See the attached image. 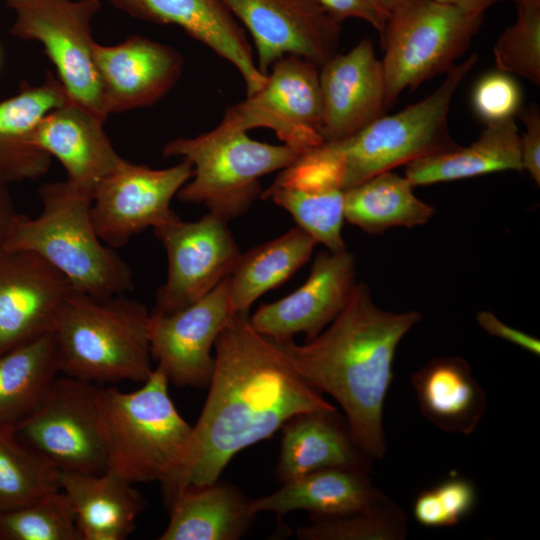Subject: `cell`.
I'll list each match as a JSON object with an SVG mask.
<instances>
[{
  "label": "cell",
  "mask_w": 540,
  "mask_h": 540,
  "mask_svg": "<svg viewBox=\"0 0 540 540\" xmlns=\"http://www.w3.org/2000/svg\"><path fill=\"white\" fill-rule=\"evenodd\" d=\"M209 393L184 458L162 492L166 505L189 487L218 481L241 450L294 416L336 408L304 379L274 341L234 314L215 342Z\"/></svg>",
  "instance_id": "6da1fadb"
},
{
  "label": "cell",
  "mask_w": 540,
  "mask_h": 540,
  "mask_svg": "<svg viewBox=\"0 0 540 540\" xmlns=\"http://www.w3.org/2000/svg\"><path fill=\"white\" fill-rule=\"evenodd\" d=\"M421 319L417 311L378 307L369 287L356 282L344 308L315 338L302 345L272 340L304 379L341 405L354 442L380 460L387 450L383 408L396 349Z\"/></svg>",
  "instance_id": "7a4b0ae2"
},
{
  "label": "cell",
  "mask_w": 540,
  "mask_h": 540,
  "mask_svg": "<svg viewBox=\"0 0 540 540\" xmlns=\"http://www.w3.org/2000/svg\"><path fill=\"white\" fill-rule=\"evenodd\" d=\"M93 193L67 179L43 184L40 214L18 213L2 244L36 253L73 289L104 299L133 291V272L97 235L90 213Z\"/></svg>",
  "instance_id": "3957f363"
},
{
  "label": "cell",
  "mask_w": 540,
  "mask_h": 540,
  "mask_svg": "<svg viewBox=\"0 0 540 540\" xmlns=\"http://www.w3.org/2000/svg\"><path fill=\"white\" fill-rule=\"evenodd\" d=\"M150 311L126 294L99 299L71 289L51 331L59 373L96 384L145 382L153 368Z\"/></svg>",
  "instance_id": "277c9868"
},
{
  "label": "cell",
  "mask_w": 540,
  "mask_h": 540,
  "mask_svg": "<svg viewBox=\"0 0 540 540\" xmlns=\"http://www.w3.org/2000/svg\"><path fill=\"white\" fill-rule=\"evenodd\" d=\"M168 383L157 366L135 391L100 386V428L108 469L133 484H166L188 447L192 426L178 413Z\"/></svg>",
  "instance_id": "5b68a950"
},
{
  "label": "cell",
  "mask_w": 540,
  "mask_h": 540,
  "mask_svg": "<svg viewBox=\"0 0 540 540\" xmlns=\"http://www.w3.org/2000/svg\"><path fill=\"white\" fill-rule=\"evenodd\" d=\"M162 154L192 164L193 175L177 193L178 200L203 204L228 221L246 214L260 197L262 176L288 167L301 155L286 144L254 140L223 122L199 136L170 140Z\"/></svg>",
  "instance_id": "8992f818"
},
{
  "label": "cell",
  "mask_w": 540,
  "mask_h": 540,
  "mask_svg": "<svg viewBox=\"0 0 540 540\" xmlns=\"http://www.w3.org/2000/svg\"><path fill=\"white\" fill-rule=\"evenodd\" d=\"M477 61L478 55L472 53L446 72L441 85L419 102L396 114L382 115L352 136L329 141L345 160L343 191L381 172L459 147L449 131V109L457 88Z\"/></svg>",
  "instance_id": "52a82bcc"
},
{
  "label": "cell",
  "mask_w": 540,
  "mask_h": 540,
  "mask_svg": "<svg viewBox=\"0 0 540 540\" xmlns=\"http://www.w3.org/2000/svg\"><path fill=\"white\" fill-rule=\"evenodd\" d=\"M483 16L437 0H400L380 33L386 110L405 89L448 72L468 49Z\"/></svg>",
  "instance_id": "ba28073f"
},
{
  "label": "cell",
  "mask_w": 540,
  "mask_h": 540,
  "mask_svg": "<svg viewBox=\"0 0 540 540\" xmlns=\"http://www.w3.org/2000/svg\"><path fill=\"white\" fill-rule=\"evenodd\" d=\"M14 14L11 34L39 42L54 65L69 101L103 121L100 78L93 59L92 20L100 0H6Z\"/></svg>",
  "instance_id": "9c48e42d"
},
{
  "label": "cell",
  "mask_w": 540,
  "mask_h": 540,
  "mask_svg": "<svg viewBox=\"0 0 540 540\" xmlns=\"http://www.w3.org/2000/svg\"><path fill=\"white\" fill-rule=\"evenodd\" d=\"M99 389L96 383L57 376L34 411L14 427L16 438L60 472L106 471Z\"/></svg>",
  "instance_id": "30bf717a"
},
{
  "label": "cell",
  "mask_w": 540,
  "mask_h": 540,
  "mask_svg": "<svg viewBox=\"0 0 540 540\" xmlns=\"http://www.w3.org/2000/svg\"><path fill=\"white\" fill-rule=\"evenodd\" d=\"M153 230L166 250L168 273L152 315L174 313L207 295L231 275L242 254L228 220L212 212L192 222L179 217Z\"/></svg>",
  "instance_id": "8fae6325"
},
{
  "label": "cell",
  "mask_w": 540,
  "mask_h": 540,
  "mask_svg": "<svg viewBox=\"0 0 540 540\" xmlns=\"http://www.w3.org/2000/svg\"><path fill=\"white\" fill-rule=\"evenodd\" d=\"M192 175L185 159L164 169L123 159L94 189L90 213L100 240L118 249L146 228L179 218L171 201Z\"/></svg>",
  "instance_id": "7c38bea8"
},
{
  "label": "cell",
  "mask_w": 540,
  "mask_h": 540,
  "mask_svg": "<svg viewBox=\"0 0 540 540\" xmlns=\"http://www.w3.org/2000/svg\"><path fill=\"white\" fill-rule=\"evenodd\" d=\"M221 122L245 132L269 128L300 154L322 144L319 67L296 56L281 58L263 87L228 108Z\"/></svg>",
  "instance_id": "4fadbf2b"
},
{
  "label": "cell",
  "mask_w": 540,
  "mask_h": 540,
  "mask_svg": "<svg viewBox=\"0 0 540 540\" xmlns=\"http://www.w3.org/2000/svg\"><path fill=\"white\" fill-rule=\"evenodd\" d=\"M221 1L251 34L264 75L285 56L320 68L337 54L342 23L315 0Z\"/></svg>",
  "instance_id": "5bb4252c"
},
{
  "label": "cell",
  "mask_w": 540,
  "mask_h": 540,
  "mask_svg": "<svg viewBox=\"0 0 540 540\" xmlns=\"http://www.w3.org/2000/svg\"><path fill=\"white\" fill-rule=\"evenodd\" d=\"M235 313L228 277L195 303L168 315H152L149 342L152 360L179 387L209 385L217 337Z\"/></svg>",
  "instance_id": "9a60e30c"
},
{
  "label": "cell",
  "mask_w": 540,
  "mask_h": 540,
  "mask_svg": "<svg viewBox=\"0 0 540 540\" xmlns=\"http://www.w3.org/2000/svg\"><path fill=\"white\" fill-rule=\"evenodd\" d=\"M73 287L34 252L0 244V355L50 333Z\"/></svg>",
  "instance_id": "2e32d148"
},
{
  "label": "cell",
  "mask_w": 540,
  "mask_h": 540,
  "mask_svg": "<svg viewBox=\"0 0 540 540\" xmlns=\"http://www.w3.org/2000/svg\"><path fill=\"white\" fill-rule=\"evenodd\" d=\"M356 259L347 250L320 252L307 280L277 301L261 304L251 326L276 341L304 333L306 341L319 335L346 305L356 284Z\"/></svg>",
  "instance_id": "e0dca14e"
},
{
  "label": "cell",
  "mask_w": 540,
  "mask_h": 540,
  "mask_svg": "<svg viewBox=\"0 0 540 540\" xmlns=\"http://www.w3.org/2000/svg\"><path fill=\"white\" fill-rule=\"evenodd\" d=\"M107 116L151 106L176 84L183 58L173 47L132 35L116 45H93Z\"/></svg>",
  "instance_id": "ac0fdd59"
},
{
  "label": "cell",
  "mask_w": 540,
  "mask_h": 540,
  "mask_svg": "<svg viewBox=\"0 0 540 540\" xmlns=\"http://www.w3.org/2000/svg\"><path fill=\"white\" fill-rule=\"evenodd\" d=\"M319 79L324 142L352 136L384 115V72L370 39L334 55L319 68Z\"/></svg>",
  "instance_id": "d6986e66"
},
{
  "label": "cell",
  "mask_w": 540,
  "mask_h": 540,
  "mask_svg": "<svg viewBox=\"0 0 540 540\" xmlns=\"http://www.w3.org/2000/svg\"><path fill=\"white\" fill-rule=\"evenodd\" d=\"M129 15L156 24H173L208 46L241 74L246 96L267 80L254 62L244 30L221 0H107Z\"/></svg>",
  "instance_id": "ffe728a7"
},
{
  "label": "cell",
  "mask_w": 540,
  "mask_h": 540,
  "mask_svg": "<svg viewBox=\"0 0 540 540\" xmlns=\"http://www.w3.org/2000/svg\"><path fill=\"white\" fill-rule=\"evenodd\" d=\"M104 122L68 101L37 123L31 142L62 164L68 181L94 192L98 183L124 159L112 146Z\"/></svg>",
  "instance_id": "44dd1931"
},
{
  "label": "cell",
  "mask_w": 540,
  "mask_h": 540,
  "mask_svg": "<svg viewBox=\"0 0 540 540\" xmlns=\"http://www.w3.org/2000/svg\"><path fill=\"white\" fill-rule=\"evenodd\" d=\"M370 459L354 442L337 409L301 413L282 426L276 474L280 482L329 468L371 470Z\"/></svg>",
  "instance_id": "7402d4cb"
},
{
  "label": "cell",
  "mask_w": 540,
  "mask_h": 540,
  "mask_svg": "<svg viewBox=\"0 0 540 540\" xmlns=\"http://www.w3.org/2000/svg\"><path fill=\"white\" fill-rule=\"evenodd\" d=\"M68 101L63 85L51 74L0 101V179L23 182L48 172L51 157L32 144L31 134L46 114Z\"/></svg>",
  "instance_id": "603a6c76"
},
{
  "label": "cell",
  "mask_w": 540,
  "mask_h": 540,
  "mask_svg": "<svg viewBox=\"0 0 540 540\" xmlns=\"http://www.w3.org/2000/svg\"><path fill=\"white\" fill-rule=\"evenodd\" d=\"M368 472L329 468L286 481L277 491L251 501L254 514L283 516L305 510L311 518L338 517L364 511L387 496L377 489Z\"/></svg>",
  "instance_id": "cb8c5ba5"
},
{
  "label": "cell",
  "mask_w": 540,
  "mask_h": 540,
  "mask_svg": "<svg viewBox=\"0 0 540 540\" xmlns=\"http://www.w3.org/2000/svg\"><path fill=\"white\" fill-rule=\"evenodd\" d=\"M61 490L76 517L81 540H124L146 502L141 493L110 469L99 474L60 472Z\"/></svg>",
  "instance_id": "d4e9b609"
},
{
  "label": "cell",
  "mask_w": 540,
  "mask_h": 540,
  "mask_svg": "<svg viewBox=\"0 0 540 540\" xmlns=\"http://www.w3.org/2000/svg\"><path fill=\"white\" fill-rule=\"evenodd\" d=\"M423 416L448 433L470 435L480 424L487 400L465 359H431L411 375Z\"/></svg>",
  "instance_id": "484cf974"
},
{
  "label": "cell",
  "mask_w": 540,
  "mask_h": 540,
  "mask_svg": "<svg viewBox=\"0 0 540 540\" xmlns=\"http://www.w3.org/2000/svg\"><path fill=\"white\" fill-rule=\"evenodd\" d=\"M251 500L228 483L189 487L167 506L169 523L160 540H238L255 515Z\"/></svg>",
  "instance_id": "4316f807"
},
{
  "label": "cell",
  "mask_w": 540,
  "mask_h": 540,
  "mask_svg": "<svg viewBox=\"0 0 540 540\" xmlns=\"http://www.w3.org/2000/svg\"><path fill=\"white\" fill-rule=\"evenodd\" d=\"M508 170L523 172L520 136L513 118L487 123L467 147L459 146L408 163L405 178L418 186Z\"/></svg>",
  "instance_id": "83f0119b"
},
{
  "label": "cell",
  "mask_w": 540,
  "mask_h": 540,
  "mask_svg": "<svg viewBox=\"0 0 540 540\" xmlns=\"http://www.w3.org/2000/svg\"><path fill=\"white\" fill-rule=\"evenodd\" d=\"M317 241L300 227L242 253L228 277L235 314L248 315L252 304L296 273L310 259Z\"/></svg>",
  "instance_id": "f1b7e54d"
},
{
  "label": "cell",
  "mask_w": 540,
  "mask_h": 540,
  "mask_svg": "<svg viewBox=\"0 0 540 540\" xmlns=\"http://www.w3.org/2000/svg\"><path fill=\"white\" fill-rule=\"evenodd\" d=\"M413 185L391 171L381 172L344 190L345 220L369 234L393 227L413 228L427 223L435 213L419 199Z\"/></svg>",
  "instance_id": "f546056e"
},
{
  "label": "cell",
  "mask_w": 540,
  "mask_h": 540,
  "mask_svg": "<svg viewBox=\"0 0 540 540\" xmlns=\"http://www.w3.org/2000/svg\"><path fill=\"white\" fill-rule=\"evenodd\" d=\"M58 374L51 332L0 355V429L27 418Z\"/></svg>",
  "instance_id": "4dcf8cb0"
},
{
  "label": "cell",
  "mask_w": 540,
  "mask_h": 540,
  "mask_svg": "<svg viewBox=\"0 0 540 540\" xmlns=\"http://www.w3.org/2000/svg\"><path fill=\"white\" fill-rule=\"evenodd\" d=\"M58 490L60 470L22 444L13 428L0 429V513Z\"/></svg>",
  "instance_id": "1f68e13d"
},
{
  "label": "cell",
  "mask_w": 540,
  "mask_h": 540,
  "mask_svg": "<svg viewBox=\"0 0 540 540\" xmlns=\"http://www.w3.org/2000/svg\"><path fill=\"white\" fill-rule=\"evenodd\" d=\"M289 212L297 226L323 244L329 252L346 250L342 236L344 191L307 192L270 186L260 195Z\"/></svg>",
  "instance_id": "d6a6232c"
},
{
  "label": "cell",
  "mask_w": 540,
  "mask_h": 540,
  "mask_svg": "<svg viewBox=\"0 0 540 540\" xmlns=\"http://www.w3.org/2000/svg\"><path fill=\"white\" fill-rule=\"evenodd\" d=\"M404 511L388 497L374 506L351 515L312 518L299 527L301 540H402L408 532Z\"/></svg>",
  "instance_id": "836d02e7"
},
{
  "label": "cell",
  "mask_w": 540,
  "mask_h": 540,
  "mask_svg": "<svg viewBox=\"0 0 540 540\" xmlns=\"http://www.w3.org/2000/svg\"><path fill=\"white\" fill-rule=\"evenodd\" d=\"M0 540H81L73 507L62 491L0 513Z\"/></svg>",
  "instance_id": "e575fe53"
},
{
  "label": "cell",
  "mask_w": 540,
  "mask_h": 540,
  "mask_svg": "<svg viewBox=\"0 0 540 540\" xmlns=\"http://www.w3.org/2000/svg\"><path fill=\"white\" fill-rule=\"evenodd\" d=\"M515 22L496 41L493 53L501 72L540 85V7L516 6Z\"/></svg>",
  "instance_id": "d590c367"
},
{
  "label": "cell",
  "mask_w": 540,
  "mask_h": 540,
  "mask_svg": "<svg viewBox=\"0 0 540 540\" xmlns=\"http://www.w3.org/2000/svg\"><path fill=\"white\" fill-rule=\"evenodd\" d=\"M345 173L340 150L333 142H323L280 170L272 186L307 192L343 190Z\"/></svg>",
  "instance_id": "8d00e7d4"
},
{
  "label": "cell",
  "mask_w": 540,
  "mask_h": 540,
  "mask_svg": "<svg viewBox=\"0 0 540 540\" xmlns=\"http://www.w3.org/2000/svg\"><path fill=\"white\" fill-rule=\"evenodd\" d=\"M476 499V489L470 480L462 477L448 478L417 495L413 504V516L425 527L453 526L472 511Z\"/></svg>",
  "instance_id": "74e56055"
},
{
  "label": "cell",
  "mask_w": 540,
  "mask_h": 540,
  "mask_svg": "<svg viewBox=\"0 0 540 540\" xmlns=\"http://www.w3.org/2000/svg\"><path fill=\"white\" fill-rule=\"evenodd\" d=\"M521 100L518 83L504 72L483 76L472 95L475 112L487 123L513 118L520 111Z\"/></svg>",
  "instance_id": "f35d334b"
},
{
  "label": "cell",
  "mask_w": 540,
  "mask_h": 540,
  "mask_svg": "<svg viewBox=\"0 0 540 540\" xmlns=\"http://www.w3.org/2000/svg\"><path fill=\"white\" fill-rule=\"evenodd\" d=\"M328 14L339 22L358 18L368 22L379 33L382 32L389 12L378 0H315Z\"/></svg>",
  "instance_id": "ab89813d"
},
{
  "label": "cell",
  "mask_w": 540,
  "mask_h": 540,
  "mask_svg": "<svg viewBox=\"0 0 540 540\" xmlns=\"http://www.w3.org/2000/svg\"><path fill=\"white\" fill-rule=\"evenodd\" d=\"M525 132L520 137V150L523 171H527L532 180L540 184V110L533 103L520 112Z\"/></svg>",
  "instance_id": "60d3db41"
},
{
  "label": "cell",
  "mask_w": 540,
  "mask_h": 540,
  "mask_svg": "<svg viewBox=\"0 0 540 540\" xmlns=\"http://www.w3.org/2000/svg\"><path fill=\"white\" fill-rule=\"evenodd\" d=\"M479 326L489 335L506 340L534 354H540V341L502 322L490 311H480L476 316Z\"/></svg>",
  "instance_id": "b9f144b4"
},
{
  "label": "cell",
  "mask_w": 540,
  "mask_h": 540,
  "mask_svg": "<svg viewBox=\"0 0 540 540\" xmlns=\"http://www.w3.org/2000/svg\"><path fill=\"white\" fill-rule=\"evenodd\" d=\"M7 185L8 184L6 182L0 179V244L4 242L16 216L18 215Z\"/></svg>",
  "instance_id": "7bdbcfd3"
},
{
  "label": "cell",
  "mask_w": 540,
  "mask_h": 540,
  "mask_svg": "<svg viewBox=\"0 0 540 540\" xmlns=\"http://www.w3.org/2000/svg\"><path fill=\"white\" fill-rule=\"evenodd\" d=\"M439 2L454 5L465 12L483 14L493 4L502 0H437Z\"/></svg>",
  "instance_id": "ee69618b"
},
{
  "label": "cell",
  "mask_w": 540,
  "mask_h": 540,
  "mask_svg": "<svg viewBox=\"0 0 540 540\" xmlns=\"http://www.w3.org/2000/svg\"><path fill=\"white\" fill-rule=\"evenodd\" d=\"M516 6L540 7V0H512Z\"/></svg>",
  "instance_id": "f6af8a7d"
},
{
  "label": "cell",
  "mask_w": 540,
  "mask_h": 540,
  "mask_svg": "<svg viewBox=\"0 0 540 540\" xmlns=\"http://www.w3.org/2000/svg\"><path fill=\"white\" fill-rule=\"evenodd\" d=\"M381 6L389 13L400 0H378Z\"/></svg>",
  "instance_id": "bcb514c9"
}]
</instances>
